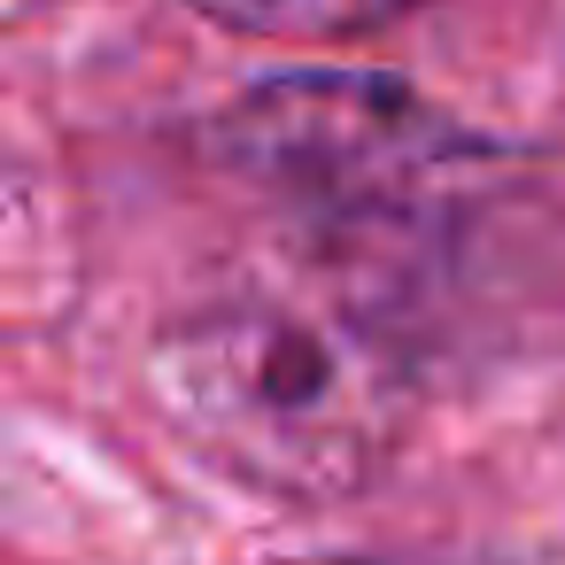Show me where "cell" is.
Wrapping results in <instances>:
<instances>
[{
  "instance_id": "obj_2",
  "label": "cell",
  "mask_w": 565,
  "mask_h": 565,
  "mask_svg": "<svg viewBox=\"0 0 565 565\" xmlns=\"http://www.w3.org/2000/svg\"><path fill=\"white\" fill-rule=\"evenodd\" d=\"M217 156L326 233H387L434 217L472 194L480 171H495L480 132L372 71H295L248 86L217 117Z\"/></svg>"
},
{
  "instance_id": "obj_3",
  "label": "cell",
  "mask_w": 565,
  "mask_h": 565,
  "mask_svg": "<svg viewBox=\"0 0 565 565\" xmlns=\"http://www.w3.org/2000/svg\"><path fill=\"white\" fill-rule=\"evenodd\" d=\"M194 9L256 40H364V32L403 24L426 0H194Z\"/></svg>"
},
{
  "instance_id": "obj_1",
  "label": "cell",
  "mask_w": 565,
  "mask_h": 565,
  "mask_svg": "<svg viewBox=\"0 0 565 565\" xmlns=\"http://www.w3.org/2000/svg\"><path fill=\"white\" fill-rule=\"evenodd\" d=\"M156 387L210 465L271 495H349L403 434V356L372 310L295 279L186 302L156 341Z\"/></svg>"
}]
</instances>
